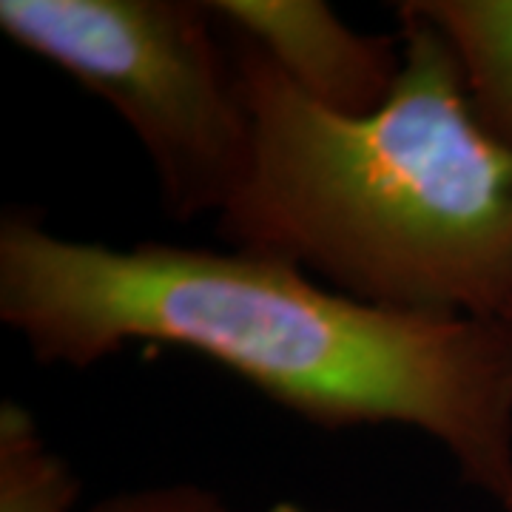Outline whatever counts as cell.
Returning a JSON list of instances; mask_svg holds the SVG:
<instances>
[{
  "label": "cell",
  "instance_id": "obj_1",
  "mask_svg": "<svg viewBox=\"0 0 512 512\" xmlns=\"http://www.w3.org/2000/svg\"><path fill=\"white\" fill-rule=\"evenodd\" d=\"M0 316L43 362L92 365L128 339L205 353L316 424H410L512 512V325L370 305L271 256L114 251L0 225Z\"/></svg>",
  "mask_w": 512,
  "mask_h": 512
},
{
  "label": "cell",
  "instance_id": "obj_2",
  "mask_svg": "<svg viewBox=\"0 0 512 512\" xmlns=\"http://www.w3.org/2000/svg\"><path fill=\"white\" fill-rule=\"evenodd\" d=\"M402 74L382 109L316 106L231 32L254 157L222 211L239 251L311 268L370 305L512 322V146L481 126L450 37L399 6Z\"/></svg>",
  "mask_w": 512,
  "mask_h": 512
},
{
  "label": "cell",
  "instance_id": "obj_3",
  "mask_svg": "<svg viewBox=\"0 0 512 512\" xmlns=\"http://www.w3.org/2000/svg\"><path fill=\"white\" fill-rule=\"evenodd\" d=\"M211 3L3 0L0 26L106 97L143 140L168 211H225L254 157L237 60L220 49Z\"/></svg>",
  "mask_w": 512,
  "mask_h": 512
},
{
  "label": "cell",
  "instance_id": "obj_4",
  "mask_svg": "<svg viewBox=\"0 0 512 512\" xmlns=\"http://www.w3.org/2000/svg\"><path fill=\"white\" fill-rule=\"evenodd\" d=\"M211 9L308 100L339 117L376 114L402 74V37L356 35L325 3L222 0Z\"/></svg>",
  "mask_w": 512,
  "mask_h": 512
},
{
  "label": "cell",
  "instance_id": "obj_5",
  "mask_svg": "<svg viewBox=\"0 0 512 512\" xmlns=\"http://www.w3.org/2000/svg\"><path fill=\"white\" fill-rule=\"evenodd\" d=\"M444 29L481 126L512 146V0H419Z\"/></svg>",
  "mask_w": 512,
  "mask_h": 512
},
{
  "label": "cell",
  "instance_id": "obj_6",
  "mask_svg": "<svg viewBox=\"0 0 512 512\" xmlns=\"http://www.w3.org/2000/svg\"><path fill=\"white\" fill-rule=\"evenodd\" d=\"M77 495L69 467L46 450L32 416L6 402L0 410V512H66Z\"/></svg>",
  "mask_w": 512,
  "mask_h": 512
},
{
  "label": "cell",
  "instance_id": "obj_7",
  "mask_svg": "<svg viewBox=\"0 0 512 512\" xmlns=\"http://www.w3.org/2000/svg\"><path fill=\"white\" fill-rule=\"evenodd\" d=\"M92 512H228L211 493L197 487H157L114 495Z\"/></svg>",
  "mask_w": 512,
  "mask_h": 512
},
{
  "label": "cell",
  "instance_id": "obj_8",
  "mask_svg": "<svg viewBox=\"0 0 512 512\" xmlns=\"http://www.w3.org/2000/svg\"><path fill=\"white\" fill-rule=\"evenodd\" d=\"M510 325H512V322H510Z\"/></svg>",
  "mask_w": 512,
  "mask_h": 512
}]
</instances>
